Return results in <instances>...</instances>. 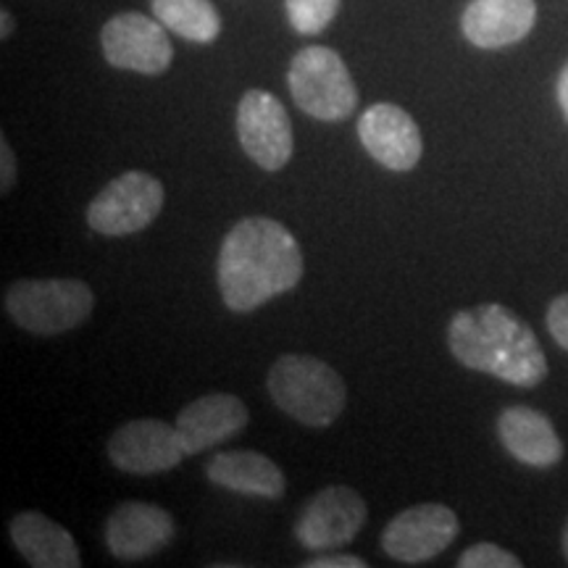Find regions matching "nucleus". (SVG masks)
<instances>
[{
    "mask_svg": "<svg viewBox=\"0 0 568 568\" xmlns=\"http://www.w3.org/2000/svg\"><path fill=\"white\" fill-rule=\"evenodd\" d=\"M303 253L293 232L268 216H247L226 232L216 280L234 314H251L303 280Z\"/></svg>",
    "mask_w": 568,
    "mask_h": 568,
    "instance_id": "f257e3e1",
    "label": "nucleus"
},
{
    "mask_svg": "<svg viewBox=\"0 0 568 568\" xmlns=\"http://www.w3.org/2000/svg\"><path fill=\"white\" fill-rule=\"evenodd\" d=\"M447 345L466 368L514 387H537L548 376V358L531 326L500 303L458 311L447 326Z\"/></svg>",
    "mask_w": 568,
    "mask_h": 568,
    "instance_id": "f03ea898",
    "label": "nucleus"
},
{
    "mask_svg": "<svg viewBox=\"0 0 568 568\" xmlns=\"http://www.w3.org/2000/svg\"><path fill=\"white\" fill-rule=\"evenodd\" d=\"M266 387L276 408L311 429L335 424L347 403L343 376L314 355L287 353L276 358L268 368Z\"/></svg>",
    "mask_w": 568,
    "mask_h": 568,
    "instance_id": "7ed1b4c3",
    "label": "nucleus"
},
{
    "mask_svg": "<svg viewBox=\"0 0 568 568\" xmlns=\"http://www.w3.org/2000/svg\"><path fill=\"white\" fill-rule=\"evenodd\" d=\"M3 308L24 332L53 337L88 322L95 293L82 280H19L6 290Z\"/></svg>",
    "mask_w": 568,
    "mask_h": 568,
    "instance_id": "20e7f679",
    "label": "nucleus"
},
{
    "mask_svg": "<svg viewBox=\"0 0 568 568\" xmlns=\"http://www.w3.org/2000/svg\"><path fill=\"white\" fill-rule=\"evenodd\" d=\"M290 95L297 109L318 122H343L358 105V88L337 51L326 45L303 48L290 61Z\"/></svg>",
    "mask_w": 568,
    "mask_h": 568,
    "instance_id": "39448f33",
    "label": "nucleus"
},
{
    "mask_svg": "<svg viewBox=\"0 0 568 568\" xmlns=\"http://www.w3.org/2000/svg\"><path fill=\"white\" fill-rule=\"evenodd\" d=\"M163 209V184L148 172L111 180L88 205V224L105 237H124L151 226Z\"/></svg>",
    "mask_w": 568,
    "mask_h": 568,
    "instance_id": "423d86ee",
    "label": "nucleus"
},
{
    "mask_svg": "<svg viewBox=\"0 0 568 568\" xmlns=\"http://www.w3.org/2000/svg\"><path fill=\"white\" fill-rule=\"evenodd\" d=\"M237 140L255 166L280 172L293 159V124L282 101L266 90H247L237 105Z\"/></svg>",
    "mask_w": 568,
    "mask_h": 568,
    "instance_id": "0eeeda50",
    "label": "nucleus"
},
{
    "mask_svg": "<svg viewBox=\"0 0 568 568\" xmlns=\"http://www.w3.org/2000/svg\"><path fill=\"white\" fill-rule=\"evenodd\" d=\"M101 48L113 69L138 71V74H163L172 67L174 48L166 27L159 19L126 11L109 19L101 30Z\"/></svg>",
    "mask_w": 568,
    "mask_h": 568,
    "instance_id": "6e6552de",
    "label": "nucleus"
},
{
    "mask_svg": "<svg viewBox=\"0 0 568 568\" xmlns=\"http://www.w3.org/2000/svg\"><path fill=\"white\" fill-rule=\"evenodd\" d=\"M187 458L176 424L159 418H134L113 432L109 439V460L119 471L151 477L172 471Z\"/></svg>",
    "mask_w": 568,
    "mask_h": 568,
    "instance_id": "1a4fd4ad",
    "label": "nucleus"
},
{
    "mask_svg": "<svg viewBox=\"0 0 568 568\" xmlns=\"http://www.w3.org/2000/svg\"><path fill=\"white\" fill-rule=\"evenodd\" d=\"M458 516L439 503H422L400 510L382 531V550L400 564H426L458 537Z\"/></svg>",
    "mask_w": 568,
    "mask_h": 568,
    "instance_id": "9d476101",
    "label": "nucleus"
},
{
    "mask_svg": "<svg viewBox=\"0 0 568 568\" xmlns=\"http://www.w3.org/2000/svg\"><path fill=\"white\" fill-rule=\"evenodd\" d=\"M366 524V503L353 487H326L314 495L295 521V537L305 550H337Z\"/></svg>",
    "mask_w": 568,
    "mask_h": 568,
    "instance_id": "9b49d317",
    "label": "nucleus"
},
{
    "mask_svg": "<svg viewBox=\"0 0 568 568\" xmlns=\"http://www.w3.org/2000/svg\"><path fill=\"white\" fill-rule=\"evenodd\" d=\"M176 524L166 508L130 500L111 510L105 521V548L119 560H145L169 548Z\"/></svg>",
    "mask_w": 568,
    "mask_h": 568,
    "instance_id": "f8f14e48",
    "label": "nucleus"
},
{
    "mask_svg": "<svg viewBox=\"0 0 568 568\" xmlns=\"http://www.w3.org/2000/svg\"><path fill=\"white\" fill-rule=\"evenodd\" d=\"M358 138L366 153L389 172H410L422 159L424 142L418 124L395 103H376L358 122Z\"/></svg>",
    "mask_w": 568,
    "mask_h": 568,
    "instance_id": "ddd939ff",
    "label": "nucleus"
},
{
    "mask_svg": "<svg viewBox=\"0 0 568 568\" xmlns=\"http://www.w3.org/2000/svg\"><path fill=\"white\" fill-rule=\"evenodd\" d=\"M247 418L251 416H247L245 403L237 395L213 393L187 403L176 416V429H180L187 456H197L240 435L247 426Z\"/></svg>",
    "mask_w": 568,
    "mask_h": 568,
    "instance_id": "4468645a",
    "label": "nucleus"
},
{
    "mask_svg": "<svg viewBox=\"0 0 568 568\" xmlns=\"http://www.w3.org/2000/svg\"><path fill=\"white\" fill-rule=\"evenodd\" d=\"M535 21V0H471L460 17V30L471 45L497 51L527 38Z\"/></svg>",
    "mask_w": 568,
    "mask_h": 568,
    "instance_id": "2eb2a0df",
    "label": "nucleus"
},
{
    "mask_svg": "<svg viewBox=\"0 0 568 568\" xmlns=\"http://www.w3.org/2000/svg\"><path fill=\"white\" fill-rule=\"evenodd\" d=\"M13 548L34 568H80V548L67 527L40 510H21L9 524Z\"/></svg>",
    "mask_w": 568,
    "mask_h": 568,
    "instance_id": "dca6fc26",
    "label": "nucleus"
},
{
    "mask_svg": "<svg viewBox=\"0 0 568 568\" xmlns=\"http://www.w3.org/2000/svg\"><path fill=\"white\" fill-rule=\"evenodd\" d=\"M497 435L510 456L527 466L550 468L564 458V443L556 426L535 408L514 406L503 410L497 418Z\"/></svg>",
    "mask_w": 568,
    "mask_h": 568,
    "instance_id": "f3484780",
    "label": "nucleus"
},
{
    "mask_svg": "<svg viewBox=\"0 0 568 568\" xmlns=\"http://www.w3.org/2000/svg\"><path fill=\"white\" fill-rule=\"evenodd\" d=\"M205 477L222 489L251 497H266V500H280L284 489H287L282 468L272 458H266L264 453L255 450L219 453L205 466Z\"/></svg>",
    "mask_w": 568,
    "mask_h": 568,
    "instance_id": "a211bd4d",
    "label": "nucleus"
},
{
    "mask_svg": "<svg viewBox=\"0 0 568 568\" xmlns=\"http://www.w3.org/2000/svg\"><path fill=\"white\" fill-rule=\"evenodd\" d=\"M153 17L166 30L190 42H213L222 32V17L211 0H151Z\"/></svg>",
    "mask_w": 568,
    "mask_h": 568,
    "instance_id": "6ab92c4d",
    "label": "nucleus"
},
{
    "mask_svg": "<svg viewBox=\"0 0 568 568\" xmlns=\"http://www.w3.org/2000/svg\"><path fill=\"white\" fill-rule=\"evenodd\" d=\"M343 0H284L287 19L297 34H318L332 24Z\"/></svg>",
    "mask_w": 568,
    "mask_h": 568,
    "instance_id": "aec40b11",
    "label": "nucleus"
},
{
    "mask_svg": "<svg viewBox=\"0 0 568 568\" xmlns=\"http://www.w3.org/2000/svg\"><path fill=\"white\" fill-rule=\"evenodd\" d=\"M521 558L495 542H477L460 552L458 568H521Z\"/></svg>",
    "mask_w": 568,
    "mask_h": 568,
    "instance_id": "412c9836",
    "label": "nucleus"
},
{
    "mask_svg": "<svg viewBox=\"0 0 568 568\" xmlns=\"http://www.w3.org/2000/svg\"><path fill=\"white\" fill-rule=\"evenodd\" d=\"M548 332L556 343L568 351V293L556 297L548 308Z\"/></svg>",
    "mask_w": 568,
    "mask_h": 568,
    "instance_id": "4be33fe9",
    "label": "nucleus"
},
{
    "mask_svg": "<svg viewBox=\"0 0 568 568\" xmlns=\"http://www.w3.org/2000/svg\"><path fill=\"white\" fill-rule=\"evenodd\" d=\"M17 182V155H13L9 140H0V193H9Z\"/></svg>",
    "mask_w": 568,
    "mask_h": 568,
    "instance_id": "5701e85b",
    "label": "nucleus"
},
{
    "mask_svg": "<svg viewBox=\"0 0 568 568\" xmlns=\"http://www.w3.org/2000/svg\"><path fill=\"white\" fill-rule=\"evenodd\" d=\"M305 568H366V560L358 556H345V552H337V556H322L305 564Z\"/></svg>",
    "mask_w": 568,
    "mask_h": 568,
    "instance_id": "b1692460",
    "label": "nucleus"
},
{
    "mask_svg": "<svg viewBox=\"0 0 568 568\" xmlns=\"http://www.w3.org/2000/svg\"><path fill=\"white\" fill-rule=\"evenodd\" d=\"M558 103H560V109H564L566 119H568V63L558 77Z\"/></svg>",
    "mask_w": 568,
    "mask_h": 568,
    "instance_id": "393cba45",
    "label": "nucleus"
},
{
    "mask_svg": "<svg viewBox=\"0 0 568 568\" xmlns=\"http://www.w3.org/2000/svg\"><path fill=\"white\" fill-rule=\"evenodd\" d=\"M0 21H3V30H0V38H9V34L13 32V19H11V13L9 11H0Z\"/></svg>",
    "mask_w": 568,
    "mask_h": 568,
    "instance_id": "a878e982",
    "label": "nucleus"
},
{
    "mask_svg": "<svg viewBox=\"0 0 568 568\" xmlns=\"http://www.w3.org/2000/svg\"><path fill=\"white\" fill-rule=\"evenodd\" d=\"M564 556L568 560V524H566V529H564Z\"/></svg>",
    "mask_w": 568,
    "mask_h": 568,
    "instance_id": "bb28decb",
    "label": "nucleus"
}]
</instances>
